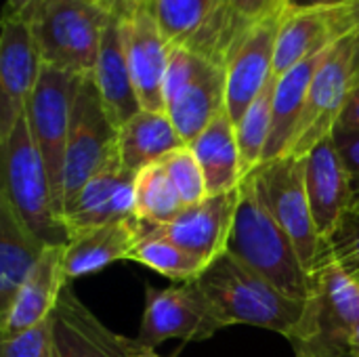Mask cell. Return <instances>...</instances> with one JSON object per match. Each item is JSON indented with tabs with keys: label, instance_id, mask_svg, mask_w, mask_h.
I'll return each mask as SVG.
<instances>
[{
	"label": "cell",
	"instance_id": "obj_1",
	"mask_svg": "<svg viewBox=\"0 0 359 357\" xmlns=\"http://www.w3.org/2000/svg\"><path fill=\"white\" fill-rule=\"evenodd\" d=\"M196 282L223 326L265 328L292 341L305 316V301L284 295L227 250Z\"/></svg>",
	"mask_w": 359,
	"mask_h": 357
},
{
	"label": "cell",
	"instance_id": "obj_2",
	"mask_svg": "<svg viewBox=\"0 0 359 357\" xmlns=\"http://www.w3.org/2000/svg\"><path fill=\"white\" fill-rule=\"evenodd\" d=\"M227 252L269 280L284 295L307 301L311 278L301 263L297 246L263 204L252 173L240 183V200L227 240Z\"/></svg>",
	"mask_w": 359,
	"mask_h": 357
},
{
	"label": "cell",
	"instance_id": "obj_3",
	"mask_svg": "<svg viewBox=\"0 0 359 357\" xmlns=\"http://www.w3.org/2000/svg\"><path fill=\"white\" fill-rule=\"evenodd\" d=\"M0 198L11 204L29 231L46 246H67L69 229L55 208L48 173L25 114L17 120L13 130L0 139Z\"/></svg>",
	"mask_w": 359,
	"mask_h": 357
},
{
	"label": "cell",
	"instance_id": "obj_4",
	"mask_svg": "<svg viewBox=\"0 0 359 357\" xmlns=\"http://www.w3.org/2000/svg\"><path fill=\"white\" fill-rule=\"evenodd\" d=\"M111 17L90 0H44L29 27L46 65L90 76Z\"/></svg>",
	"mask_w": 359,
	"mask_h": 357
},
{
	"label": "cell",
	"instance_id": "obj_5",
	"mask_svg": "<svg viewBox=\"0 0 359 357\" xmlns=\"http://www.w3.org/2000/svg\"><path fill=\"white\" fill-rule=\"evenodd\" d=\"M252 177L263 204L297 246L301 263L311 278L328 261V255L309 206L305 158L284 156L259 164L252 170Z\"/></svg>",
	"mask_w": 359,
	"mask_h": 357
},
{
	"label": "cell",
	"instance_id": "obj_6",
	"mask_svg": "<svg viewBox=\"0 0 359 357\" xmlns=\"http://www.w3.org/2000/svg\"><path fill=\"white\" fill-rule=\"evenodd\" d=\"M164 107L179 137L189 145L215 118L227 112L225 67L198 53L172 48Z\"/></svg>",
	"mask_w": 359,
	"mask_h": 357
},
{
	"label": "cell",
	"instance_id": "obj_7",
	"mask_svg": "<svg viewBox=\"0 0 359 357\" xmlns=\"http://www.w3.org/2000/svg\"><path fill=\"white\" fill-rule=\"evenodd\" d=\"M82 78L84 76H76L44 63L36 88L25 103V118L32 137L40 149V156L44 160L55 208L61 215V219L65 208V194H63L65 151L69 141L74 99Z\"/></svg>",
	"mask_w": 359,
	"mask_h": 357
},
{
	"label": "cell",
	"instance_id": "obj_8",
	"mask_svg": "<svg viewBox=\"0 0 359 357\" xmlns=\"http://www.w3.org/2000/svg\"><path fill=\"white\" fill-rule=\"evenodd\" d=\"M116 164H122L118 147V126L105 112L93 76H84L78 84L72 109L63 170L65 202L76 196L95 175Z\"/></svg>",
	"mask_w": 359,
	"mask_h": 357
},
{
	"label": "cell",
	"instance_id": "obj_9",
	"mask_svg": "<svg viewBox=\"0 0 359 357\" xmlns=\"http://www.w3.org/2000/svg\"><path fill=\"white\" fill-rule=\"evenodd\" d=\"M151 13L172 48L198 53L223 67L236 40L252 25L225 0H154Z\"/></svg>",
	"mask_w": 359,
	"mask_h": 357
},
{
	"label": "cell",
	"instance_id": "obj_10",
	"mask_svg": "<svg viewBox=\"0 0 359 357\" xmlns=\"http://www.w3.org/2000/svg\"><path fill=\"white\" fill-rule=\"evenodd\" d=\"M359 326V280L328 259L313 276L292 345L351 347Z\"/></svg>",
	"mask_w": 359,
	"mask_h": 357
},
{
	"label": "cell",
	"instance_id": "obj_11",
	"mask_svg": "<svg viewBox=\"0 0 359 357\" xmlns=\"http://www.w3.org/2000/svg\"><path fill=\"white\" fill-rule=\"evenodd\" d=\"M355 86L353 40L347 36L330 46L328 55L318 67L307 93L299 128L286 156L305 158L320 141L330 137Z\"/></svg>",
	"mask_w": 359,
	"mask_h": 357
},
{
	"label": "cell",
	"instance_id": "obj_12",
	"mask_svg": "<svg viewBox=\"0 0 359 357\" xmlns=\"http://www.w3.org/2000/svg\"><path fill=\"white\" fill-rule=\"evenodd\" d=\"M223 328V322L194 280L164 290L147 286L145 311L135 339L143 349L154 351L168 339L202 343Z\"/></svg>",
	"mask_w": 359,
	"mask_h": 357
},
{
	"label": "cell",
	"instance_id": "obj_13",
	"mask_svg": "<svg viewBox=\"0 0 359 357\" xmlns=\"http://www.w3.org/2000/svg\"><path fill=\"white\" fill-rule=\"evenodd\" d=\"M282 17L284 13L248 25L225 59L227 114L233 124L240 122L244 112L273 76L276 40Z\"/></svg>",
	"mask_w": 359,
	"mask_h": 357
},
{
	"label": "cell",
	"instance_id": "obj_14",
	"mask_svg": "<svg viewBox=\"0 0 359 357\" xmlns=\"http://www.w3.org/2000/svg\"><path fill=\"white\" fill-rule=\"evenodd\" d=\"M50 332L53 357H139L147 351L137 339L109 330L69 286L50 314Z\"/></svg>",
	"mask_w": 359,
	"mask_h": 357
},
{
	"label": "cell",
	"instance_id": "obj_15",
	"mask_svg": "<svg viewBox=\"0 0 359 357\" xmlns=\"http://www.w3.org/2000/svg\"><path fill=\"white\" fill-rule=\"evenodd\" d=\"M42 57L23 21L2 19L0 40V139H4L17 120L25 114V103L36 88L42 72Z\"/></svg>",
	"mask_w": 359,
	"mask_h": 357
},
{
	"label": "cell",
	"instance_id": "obj_16",
	"mask_svg": "<svg viewBox=\"0 0 359 357\" xmlns=\"http://www.w3.org/2000/svg\"><path fill=\"white\" fill-rule=\"evenodd\" d=\"M118 19L122 27L133 84L141 107L149 112H166L164 82L172 46L162 36L151 8H143Z\"/></svg>",
	"mask_w": 359,
	"mask_h": 357
},
{
	"label": "cell",
	"instance_id": "obj_17",
	"mask_svg": "<svg viewBox=\"0 0 359 357\" xmlns=\"http://www.w3.org/2000/svg\"><path fill=\"white\" fill-rule=\"evenodd\" d=\"M349 34L345 4L332 8L284 11L276 40L273 76L282 78L294 65L324 53Z\"/></svg>",
	"mask_w": 359,
	"mask_h": 357
},
{
	"label": "cell",
	"instance_id": "obj_18",
	"mask_svg": "<svg viewBox=\"0 0 359 357\" xmlns=\"http://www.w3.org/2000/svg\"><path fill=\"white\" fill-rule=\"evenodd\" d=\"M305 185L316 227L326 242L351 208V175L332 135L305 156Z\"/></svg>",
	"mask_w": 359,
	"mask_h": 357
},
{
	"label": "cell",
	"instance_id": "obj_19",
	"mask_svg": "<svg viewBox=\"0 0 359 357\" xmlns=\"http://www.w3.org/2000/svg\"><path fill=\"white\" fill-rule=\"evenodd\" d=\"M238 200L240 187L227 194L206 196L202 202L185 206L172 223L154 229L183 246L185 250L202 257L206 263H212L227 250Z\"/></svg>",
	"mask_w": 359,
	"mask_h": 357
},
{
	"label": "cell",
	"instance_id": "obj_20",
	"mask_svg": "<svg viewBox=\"0 0 359 357\" xmlns=\"http://www.w3.org/2000/svg\"><path fill=\"white\" fill-rule=\"evenodd\" d=\"M63 255L65 246H48L44 250L40 261L15 295L6 314L0 316L2 341L13 339L50 318L63 288L67 286Z\"/></svg>",
	"mask_w": 359,
	"mask_h": 357
},
{
	"label": "cell",
	"instance_id": "obj_21",
	"mask_svg": "<svg viewBox=\"0 0 359 357\" xmlns=\"http://www.w3.org/2000/svg\"><path fill=\"white\" fill-rule=\"evenodd\" d=\"M135 177L137 173H130L122 164H116L95 175L76 196H72L65 202L63 210V221L69 229V238L90 227L135 217Z\"/></svg>",
	"mask_w": 359,
	"mask_h": 357
},
{
	"label": "cell",
	"instance_id": "obj_22",
	"mask_svg": "<svg viewBox=\"0 0 359 357\" xmlns=\"http://www.w3.org/2000/svg\"><path fill=\"white\" fill-rule=\"evenodd\" d=\"M149 229L151 227L143 225L137 217H128L74 234L63 255L67 280L90 276L116 261L130 259L135 246Z\"/></svg>",
	"mask_w": 359,
	"mask_h": 357
},
{
	"label": "cell",
	"instance_id": "obj_23",
	"mask_svg": "<svg viewBox=\"0 0 359 357\" xmlns=\"http://www.w3.org/2000/svg\"><path fill=\"white\" fill-rule=\"evenodd\" d=\"M90 76L101 95L105 112L109 114L111 122L118 128L143 109L139 103L135 84H133L126 48H124V38H122V27H120V19L116 15L111 17L109 25L105 27L99 57H97V63H95V69Z\"/></svg>",
	"mask_w": 359,
	"mask_h": 357
},
{
	"label": "cell",
	"instance_id": "obj_24",
	"mask_svg": "<svg viewBox=\"0 0 359 357\" xmlns=\"http://www.w3.org/2000/svg\"><path fill=\"white\" fill-rule=\"evenodd\" d=\"M334 46V44H332ZM330 48H326L320 55H313L305 59L303 63L288 69L282 78H278L276 93H273V116H271V133L269 141L263 154V162H271L278 158H284L290 149V143L294 139V133L299 128L303 107L307 101V93L311 86V80L322 65L324 57Z\"/></svg>",
	"mask_w": 359,
	"mask_h": 357
},
{
	"label": "cell",
	"instance_id": "obj_25",
	"mask_svg": "<svg viewBox=\"0 0 359 357\" xmlns=\"http://www.w3.org/2000/svg\"><path fill=\"white\" fill-rule=\"evenodd\" d=\"M48 246L36 238L11 204L0 198V316L6 314Z\"/></svg>",
	"mask_w": 359,
	"mask_h": 357
},
{
	"label": "cell",
	"instance_id": "obj_26",
	"mask_svg": "<svg viewBox=\"0 0 359 357\" xmlns=\"http://www.w3.org/2000/svg\"><path fill=\"white\" fill-rule=\"evenodd\" d=\"M189 147L202 166L208 196L227 194L240 187L244 173H242L236 124L231 122L227 112L215 118L189 143Z\"/></svg>",
	"mask_w": 359,
	"mask_h": 357
},
{
	"label": "cell",
	"instance_id": "obj_27",
	"mask_svg": "<svg viewBox=\"0 0 359 357\" xmlns=\"http://www.w3.org/2000/svg\"><path fill=\"white\" fill-rule=\"evenodd\" d=\"M183 145L185 141L179 137L166 112L141 109L118 128L120 162L130 173H139L149 164L162 162L170 151Z\"/></svg>",
	"mask_w": 359,
	"mask_h": 357
},
{
	"label": "cell",
	"instance_id": "obj_28",
	"mask_svg": "<svg viewBox=\"0 0 359 357\" xmlns=\"http://www.w3.org/2000/svg\"><path fill=\"white\" fill-rule=\"evenodd\" d=\"M185 208L177 187L172 185L162 162L141 168L135 177L133 215L147 227H164L172 223Z\"/></svg>",
	"mask_w": 359,
	"mask_h": 357
},
{
	"label": "cell",
	"instance_id": "obj_29",
	"mask_svg": "<svg viewBox=\"0 0 359 357\" xmlns=\"http://www.w3.org/2000/svg\"><path fill=\"white\" fill-rule=\"evenodd\" d=\"M128 261H137L158 271L160 276H166L168 280H175L181 284L198 280L204 274V269L210 265L202 257L185 250L183 246H179L164 234H160L158 229H149L141 238V242L135 246Z\"/></svg>",
	"mask_w": 359,
	"mask_h": 357
},
{
	"label": "cell",
	"instance_id": "obj_30",
	"mask_svg": "<svg viewBox=\"0 0 359 357\" xmlns=\"http://www.w3.org/2000/svg\"><path fill=\"white\" fill-rule=\"evenodd\" d=\"M276 84H278V78L271 76L267 86L261 90V95L250 103V107L244 112V116L236 124V135H238V147H240V160H242L244 177L248 173H252L263 162V154H265V147H267V141H269V133H271Z\"/></svg>",
	"mask_w": 359,
	"mask_h": 357
},
{
	"label": "cell",
	"instance_id": "obj_31",
	"mask_svg": "<svg viewBox=\"0 0 359 357\" xmlns=\"http://www.w3.org/2000/svg\"><path fill=\"white\" fill-rule=\"evenodd\" d=\"M162 166L166 168V173H168L172 185L177 187L185 206H194L208 196L202 166L189 145H183V147L170 151L162 160Z\"/></svg>",
	"mask_w": 359,
	"mask_h": 357
},
{
	"label": "cell",
	"instance_id": "obj_32",
	"mask_svg": "<svg viewBox=\"0 0 359 357\" xmlns=\"http://www.w3.org/2000/svg\"><path fill=\"white\" fill-rule=\"evenodd\" d=\"M326 255L359 280V210H349L326 240Z\"/></svg>",
	"mask_w": 359,
	"mask_h": 357
},
{
	"label": "cell",
	"instance_id": "obj_33",
	"mask_svg": "<svg viewBox=\"0 0 359 357\" xmlns=\"http://www.w3.org/2000/svg\"><path fill=\"white\" fill-rule=\"evenodd\" d=\"M0 357H53L50 318L0 343Z\"/></svg>",
	"mask_w": 359,
	"mask_h": 357
},
{
	"label": "cell",
	"instance_id": "obj_34",
	"mask_svg": "<svg viewBox=\"0 0 359 357\" xmlns=\"http://www.w3.org/2000/svg\"><path fill=\"white\" fill-rule=\"evenodd\" d=\"M229 8L246 23H259L284 13L286 0H225Z\"/></svg>",
	"mask_w": 359,
	"mask_h": 357
},
{
	"label": "cell",
	"instance_id": "obj_35",
	"mask_svg": "<svg viewBox=\"0 0 359 357\" xmlns=\"http://www.w3.org/2000/svg\"><path fill=\"white\" fill-rule=\"evenodd\" d=\"M332 141L343 156L349 175H359V130L337 124L332 130Z\"/></svg>",
	"mask_w": 359,
	"mask_h": 357
},
{
	"label": "cell",
	"instance_id": "obj_36",
	"mask_svg": "<svg viewBox=\"0 0 359 357\" xmlns=\"http://www.w3.org/2000/svg\"><path fill=\"white\" fill-rule=\"evenodd\" d=\"M42 2L44 0H6L4 19H15V21H23L29 25L34 17L38 15Z\"/></svg>",
	"mask_w": 359,
	"mask_h": 357
},
{
	"label": "cell",
	"instance_id": "obj_37",
	"mask_svg": "<svg viewBox=\"0 0 359 357\" xmlns=\"http://www.w3.org/2000/svg\"><path fill=\"white\" fill-rule=\"evenodd\" d=\"M297 357H358L351 347L334 345H294Z\"/></svg>",
	"mask_w": 359,
	"mask_h": 357
},
{
	"label": "cell",
	"instance_id": "obj_38",
	"mask_svg": "<svg viewBox=\"0 0 359 357\" xmlns=\"http://www.w3.org/2000/svg\"><path fill=\"white\" fill-rule=\"evenodd\" d=\"M347 19H349V29H351V40H353V67H355V80L359 84V0H351L345 4Z\"/></svg>",
	"mask_w": 359,
	"mask_h": 357
},
{
	"label": "cell",
	"instance_id": "obj_39",
	"mask_svg": "<svg viewBox=\"0 0 359 357\" xmlns=\"http://www.w3.org/2000/svg\"><path fill=\"white\" fill-rule=\"evenodd\" d=\"M339 124L347 126V128H353V130H359V84L353 88V93L349 95V101L345 105V112H343Z\"/></svg>",
	"mask_w": 359,
	"mask_h": 357
},
{
	"label": "cell",
	"instance_id": "obj_40",
	"mask_svg": "<svg viewBox=\"0 0 359 357\" xmlns=\"http://www.w3.org/2000/svg\"><path fill=\"white\" fill-rule=\"evenodd\" d=\"M351 0H286L284 8L286 11H309V8H332L347 4Z\"/></svg>",
	"mask_w": 359,
	"mask_h": 357
},
{
	"label": "cell",
	"instance_id": "obj_41",
	"mask_svg": "<svg viewBox=\"0 0 359 357\" xmlns=\"http://www.w3.org/2000/svg\"><path fill=\"white\" fill-rule=\"evenodd\" d=\"M151 2H154V0H118L114 15H116V17H128V15L137 13V11L151 8Z\"/></svg>",
	"mask_w": 359,
	"mask_h": 357
},
{
	"label": "cell",
	"instance_id": "obj_42",
	"mask_svg": "<svg viewBox=\"0 0 359 357\" xmlns=\"http://www.w3.org/2000/svg\"><path fill=\"white\" fill-rule=\"evenodd\" d=\"M359 210V175H351V208Z\"/></svg>",
	"mask_w": 359,
	"mask_h": 357
},
{
	"label": "cell",
	"instance_id": "obj_43",
	"mask_svg": "<svg viewBox=\"0 0 359 357\" xmlns=\"http://www.w3.org/2000/svg\"><path fill=\"white\" fill-rule=\"evenodd\" d=\"M90 2H95L97 6H101V8L109 11L111 15H114V11H116V4H118V0H90Z\"/></svg>",
	"mask_w": 359,
	"mask_h": 357
},
{
	"label": "cell",
	"instance_id": "obj_44",
	"mask_svg": "<svg viewBox=\"0 0 359 357\" xmlns=\"http://www.w3.org/2000/svg\"><path fill=\"white\" fill-rule=\"evenodd\" d=\"M351 351L359 357V326L358 330L353 332V337H351Z\"/></svg>",
	"mask_w": 359,
	"mask_h": 357
},
{
	"label": "cell",
	"instance_id": "obj_45",
	"mask_svg": "<svg viewBox=\"0 0 359 357\" xmlns=\"http://www.w3.org/2000/svg\"><path fill=\"white\" fill-rule=\"evenodd\" d=\"M139 357H160L156 351H145V353H141Z\"/></svg>",
	"mask_w": 359,
	"mask_h": 357
}]
</instances>
